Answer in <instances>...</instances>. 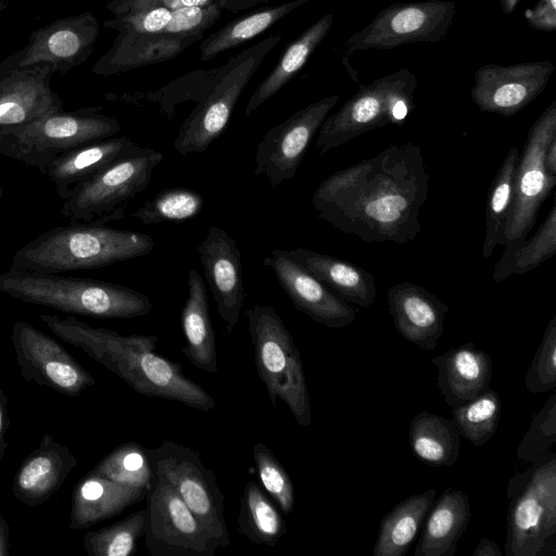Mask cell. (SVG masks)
Instances as JSON below:
<instances>
[{
  "label": "cell",
  "mask_w": 556,
  "mask_h": 556,
  "mask_svg": "<svg viewBox=\"0 0 556 556\" xmlns=\"http://www.w3.org/2000/svg\"><path fill=\"white\" fill-rule=\"evenodd\" d=\"M519 156L518 149L511 147L490 186L485 210V236L482 244V255L485 258L491 257L495 248L498 244L503 245L504 242Z\"/></svg>",
  "instance_id": "obj_36"
},
{
  "label": "cell",
  "mask_w": 556,
  "mask_h": 556,
  "mask_svg": "<svg viewBox=\"0 0 556 556\" xmlns=\"http://www.w3.org/2000/svg\"><path fill=\"white\" fill-rule=\"evenodd\" d=\"M257 375L270 403L282 401L300 426L312 424V406L303 363L294 340L277 311L253 305L247 311Z\"/></svg>",
  "instance_id": "obj_5"
},
{
  "label": "cell",
  "mask_w": 556,
  "mask_h": 556,
  "mask_svg": "<svg viewBox=\"0 0 556 556\" xmlns=\"http://www.w3.org/2000/svg\"><path fill=\"white\" fill-rule=\"evenodd\" d=\"M556 441V393L533 415L529 429L521 439L516 456L522 463H532L549 452Z\"/></svg>",
  "instance_id": "obj_44"
},
{
  "label": "cell",
  "mask_w": 556,
  "mask_h": 556,
  "mask_svg": "<svg viewBox=\"0 0 556 556\" xmlns=\"http://www.w3.org/2000/svg\"><path fill=\"white\" fill-rule=\"evenodd\" d=\"M154 247L146 233L72 223L49 229L18 249L10 269L51 274L97 269L144 256Z\"/></svg>",
  "instance_id": "obj_3"
},
{
  "label": "cell",
  "mask_w": 556,
  "mask_h": 556,
  "mask_svg": "<svg viewBox=\"0 0 556 556\" xmlns=\"http://www.w3.org/2000/svg\"><path fill=\"white\" fill-rule=\"evenodd\" d=\"M153 475L168 482L191 511L207 527L219 547L230 543L224 517V495L213 470L198 451L170 440L149 450Z\"/></svg>",
  "instance_id": "obj_12"
},
{
  "label": "cell",
  "mask_w": 556,
  "mask_h": 556,
  "mask_svg": "<svg viewBox=\"0 0 556 556\" xmlns=\"http://www.w3.org/2000/svg\"><path fill=\"white\" fill-rule=\"evenodd\" d=\"M118 121L101 106L50 113L22 127L7 141L0 155L38 168L42 174L61 153L91 141L114 137Z\"/></svg>",
  "instance_id": "obj_9"
},
{
  "label": "cell",
  "mask_w": 556,
  "mask_h": 556,
  "mask_svg": "<svg viewBox=\"0 0 556 556\" xmlns=\"http://www.w3.org/2000/svg\"><path fill=\"white\" fill-rule=\"evenodd\" d=\"M455 10L454 2L444 0L391 4L346 40L345 52L392 49L416 42L437 43L445 38Z\"/></svg>",
  "instance_id": "obj_14"
},
{
  "label": "cell",
  "mask_w": 556,
  "mask_h": 556,
  "mask_svg": "<svg viewBox=\"0 0 556 556\" xmlns=\"http://www.w3.org/2000/svg\"><path fill=\"white\" fill-rule=\"evenodd\" d=\"M203 206L201 193L188 188H166L142 203L131 216L143 225L178 224L195 217Z\"/></svg>",
  "instance_id": "obj_41"
},
{
  "label": "cell",
  "mask_w": 556,
  "mask_h": 556,
  "mask_svg": "<svg viewBox=\"0 0 556 556\" xmlns=\"http://www.w3.org/2000/svg\"><path fill=\"white\" fill-rule=\"evenodd\" d=\"M543 163L548 175L556 177V136H553L545 147Z\"/></svg>",
  "instance_id": "obj_51"
},
{
  "label": "cell",
  "mask_w": 556,
  "mask_h": 556,
  "mask_svg": "<svg viewBox=\"0 0 556 556\" xmlns=\"http://www.w3.org/2000/svg\"><path fill=\"white\" fill-rule=\"evenodd\" d=\"M10 549V527L0 514V556H7Z\"/></svg>",
  "instance_id": "obj_54"
},
{
  "label": "cell",
  "mask_w": 556,
  "mask_h": 556,
  "mask_svg": "<svg viewBox=\"0 0 556 556\" xmlns=\"http://www.w3.org/2000/svg\"><path fill=\"white\" fill-rule=\"evenodd\" d=\"M506 556H538L556 534V455L546 453L510 478Z\"/></svg>",
  "instance_id": "obj_7"
},
{
  "label": "cell",
  "mask_w": 556,
  "mask_h": 556,
  "mask_svg": "<svg viewBox=\"0 0 556 556\" xmlns=\"http://www.w3.org/2000/svg\"><path fill=\"white\" fill-rule=\"evenodd\" d=\"M187 283L188 296L180 314L186 340L182 352L195 368L217 374L216 337L210 317L205 282L197 270L189 269Z\"/></svg>",
  "instance_id": "obj_30"
},
{
  "label": "cell",
  "mask_w": 556,
  "mask_h": 556,
  "mask_svg": "<svg viewBox=\"0 0 556 556\" xmlns=\"http://www.w3.org/2000/svg\"><path fill=\"white\" fill-rule=\"evenodd\" d=\"M144 544L153 556H213L219 547L176 490L153 475L146 495Z\"/></svg>",
  "instance_id": "obj_13"
},
{
  "label": "cell",
  "mask_w": 556,
  "mask_h": 556,
  "mask_svg": "<svg viewBox=\"0 0 556 556\" xmlns=\"http://www.w3.org/2000/svg\"><path fill=\"white\" fill-rule=\"evenodd\" d=\"M501 409L497 392L489 388L473 400L452 408V420L459 435L478 447L495 433Z\"/></svg>",
  "instance_id": "obj_39"
},
{
  "label": "cell",
  "mask_w": 556,
  "mask_h": 556,
  "mask_svg": "<svg viewBox=\"0 0 556 556\" xmlns=\"http://www.w3.org/2000/svg\"><path fill=\"white\" fill-rule=\"evenodd\" d=\"M11 340L22 378L67 396H78L94 378L52 337L26 321H15Z\"/></svg>",
  "instance_id": "obj_16"
},
{
  "label": "cell",
  "mask_w": 556,
  "mask_h": 556,
  "mask_svg": "<svg viewBox=\"0 0 556 556\" xmlns=\"http://www.w3.org/2000/svg\"><path fill=\"white\" fill-rule=\"evenodd\" d=\"M417 77L401 68L359 89L323 122L316 141L320 154L387 125H401L414 109Z\"/></svg>",
  "instance_id": "obj_6"
},
{
  "label": "cell",
  "mask_w": 556,
  "mask_h": 556,
  "mask_svg": "<svg viewBox=\"0 0 556 556\" xmlns=\"http://www.w3.org/2000/svg\"><path fill=\"white\" fill-rule=\"evenodd\" d=\"M197 251L218 314L230 334L245 300L240 250L225 229L211 226Z\"/></svg>",
  "instance_id": "obj_21"
},
{
  "label": "cell",
  "mask_w": 556,
  "mask_h": 556,
  "mask_svg": "<svg viewBox=\"0 0 556 556\" xmlns=\"http://www.w3.org/2000/svg\"><path fill=\"white\" fill-rule=\"evenodd\" d=\"M222 10L216 0L205 5L174 9L172 18L162 33L176 36L203 35L219 20Z\"/></svg>",
  "instance_id": "obj_46"
},
{
  "label": "cell",
  "mask_w": 556,
  "mask_h": 556,
  "mask_svg": "<svg viewBox=\"0 0 556 556\" xmlns=\"http://www.w3.org/2000/svg\"><path fill=\"white\" fill-rule=\"evenodd\" d=\"M525 18L534 29L554 31L556 29V0H539L533 8L525 11Z\"/></svg>",
  "instance_id": "obj_48"
},
{
  "label": "cell",
  "mask_w": 556,
  "mask_h": 556,
  "mask_svg": "<svg viewBox=\"0 0 556 556\" xmlns=\"http://www.w3.org/2000/svg\"><path fill=\"white\" fill-rule=\"evenodd\" d=\"M555 252L556 203L554 202L536 232L530 239L526 238L510 254L502 255L493 271V280L500 283L511 275H525L554 256Z\"/></svg>",
  "instance_id": "obj_37"
},
{
  "label": "cell",
  "mask_w": 556,
  "mask_h": 556,
  "mask_svg": "<svg viewBox=\"0 0 556 556\" xmlns=\"http://www.w3.org/2000/svg\"><path fill=\"white\" fill-rule=\"evenodd\" d=\"M444 402L456 408L490 388L492 362L486 352L467 342L431 358Z\"/></svg>",
  "instance_id": "obj_25"
},
{
  "label": "cell",
  "mask_w": 556,
  "mask_h": 556,
  "mask_svg": "<svg viewBox=\"0 0 556 556\" xmlns=\"http://www.w3.org/2000/svg\"><path fill=\"white\" fill-rule=\"evenodd\" d=\"M77 464L66 445L45 433L14 475V497L27 507L43 505L60 490Z\"/></svg>",
  "instance_id": "obj_23"
},
{
  "label": "cell",
  "mask_w": 556,
  "mask_h": 556,
  "mask_svg": "<svg viewBox=\"0 0 556 556\" xmlns=\"http://www.w3.org/2000/svg\"><path fill=\"white\" fill-rule=\"evenodd\" d=\"M520 0H500V3H501V7H502V10L506 13V14H509L511 13L517 4L519 3Z\"/></svg>",
  "instance_id": "obj_56"
},
{
  "label": "cell",
  "mask_w": 556,
  "mask_h": 556,
  "mask_svg": "<svg viewBox=\"0 0 556 556\" xmlns=\"http://www.w3.org/2000/svg\"><path fill=\"white\" fill-rule=\"evenodd\" d=\"M525 386L530 393H545L556 388V316L545 328L527 371Z\"/></svg>",
  "instance_id": "obj_45"
},
{
  "label": "cell",
  "mask_w": 556,
  "mask_h": 556,
  "mask_svg": "<svg viewBox=\"0 0 556 556\" xmlns=\"http://www.w3.org/2000/svg\"><path fill=\"white\" fill-rule=\"evenodd\" d=\"M220 7L230 12H239L241 10L250 9L262 2L269 0H216Z\"/></svg>",
  "instance_id": "obj_53"
},
{
  "label": "cell",
  "mask_w": 556,
  "mask_h": 556,
  "mask_svg": "<svg viewBox=\"0 0 556 556\" xmlns=\"http://www.w3.org/2000/svg\"><path fill=\"white\" fill-rule=\"evenodd\" d=\"M307 1L309 0H293L227 23L200 43V60L207 62L226 50L247 42Z\"/></svg>",
  "instance_id": "obj_34"
},
{
  "label": "cell",
  "mask_w": 556,
  "mask_h": 556,
  "mask_svg": "<svg viewBox=\"0 0 556 556\" xmlns=\"http://www.w3.org/2000/svg\"><path fill=\"white\" fill-rule=\"evenodd\" d=\"M172 18V10L163 4L139 8L103 23L105 28L140 34L162 33Z\"/></svg>",
  "instance_id": "obj_47"
},
{
  "label": "cell",
  "mask_w": 556,
  "mask_h": 556,
  "mask_svg": "<svg viewBox=\"0 0 556 556\" xmlns=\"http://www.w3.org/2000/svg\"><path fill=\"white\" fill-rule=\"evenodd\" d=\"M387 301L395 329L406 341L427 351L437 348L444 331L447 304L409 281L391 286Z\"/></svg>",
  "instance_id": "obj_22"
},
{
  "label": "cell",
  "mask_w": 556,
  "mask_h": 556,
  "mask_svg": "<svg viewBox=\"0 0 556 556\" xmlns=\"http://www.w3.org/2000/svg\"><path fill=\"white\" fill-rule=\"evenodd\" d=\"M10 0H0V13L8 8Z\"/></svg>",
  "instance_id": "obj_57"
},
{
  "label": "cell",
  "mask_w": 556,
  "mask_h": 556,
  "mask_svg": "<svg viewBox=\"0 0 556 556\" xmlns=\"http://www.w3.org/2000/svg\"><path fill=\"white\" fill-rule=\"evenodd\" d=\"M147 491L146 488L119 484L89 471L72 492L68 528L83 530L113 518L146 498Z\"/></svg>",
  "instance_id": "obj_27"
},
{
  "label": "cell",
  "mask_w": 556,
  "mask_h": 556,
  "mask_svg": "<svg viewBox=\"0 0 556 556\" xmlns=\"http://www.w3.org/2000/svg\"><path fill=\"white\" fill-rule=\"evenodd\" d=\"M39 318L56 337L84 351L137 393L177 401L199 410L215 408L214 397L184 376L180 364L155 354L156 336H123L91 327L72 315L61 318L40 314Z\"/></svg>",
  "instance_id": "obj_2"
},
{
  "label": "cell",
  "mask_w": 556,
  "mask_h": 556,
  "mask_svg": "<svg viewBox=\"0 0 556 556\" xmlns=\"http://www.w3.org/2000/svg\"><path fill=\"white\" fill-rule=\"evenodd\" d=\"M339 99V94L325 97L270 128L256 148L255 175L266 178L273 188L291 180L314 136Z\"/></svg>",
  "instance_id": "obj_17"
},
{
  "label": "cell",
  "mask_w": 556,
  "mask_h": 556,
  "mask_svg": "<svg viewBox=\"0 0 556 556\" xmlns=\"http://www.w3.org/2000/svg\"><path fill=\"white\" fill-rule=\"evenodd\" d=\"M281 38L268 36L228 60L213 90L185 118L174 140L180 155L204 152L224 132L243 90Z\"/></svg>",
  "instance_id": "obj_10"
},
{
  "label": "cell",
  "mask_w": 556,
  "mask_h": 556,
  "mask_svg": "<svg viewBox=\"0 0 556 556\" xmlns=\"http://www.w3.org/2000/svg\"><path fill=\"white\" fill-rule=\"evenodd\" d=\"M10 427V417L8 413V397L2 389L0 377V463L5 454L7 442L5 434Z\"/></svg>",
  "instance_id": "obj_50"
},
{
  "label": "cell",
  "mask_w": 556,
  "mask_h": 556,
  "mask_svg": "<svg viewBox=\"0 0 556 556\" xmlns=\"http://www.w3.org/2000/svg\"><path fill=\"white\" fill-rule=\"evenodd\" d=\"M202 37L203 35L176 36L166 33L118 31L111 48L94 63L91 72L110 76L168 61Z\"/></svg>",
  "instance_id": "obj_24"
},
{
  "label": "cell",
  "mask_w": 556,
  "mask_h": 556,
  "mask_svg": "<svg viewBox=\"0 0 556 556\" xmlns=\"http://www.w3.org/2000/svg\"><path fill=\"white\" fill-rule=\"evenodd\" d=\"M471 517L469 495L445 489L428 511L415 556H453Z\"/></svg>",
  "instance_id": "obj_28"
},
{
  "label": "cell",
  "mask_w": 556,
  "mask_h": 556,
  "mask_svg": "<svg viewBox=\"0 0 556 556\" xmlns=\"http://www.w3.org/2000/svg\"><path fill=\"white\" fill-rule=\"evenodd\" d=\"M253 459L263 488L285 515L294 508L293 482L278 458L262 442L253 446Z\"/></svg>",
  "instance_id": "obj_43"
},
{
  "label": "cell",
  "mask_w": 556,
  "mask_h": 556,
  "mask_svg": "<svg viewBox=\"0 0 556 556\" xmlns=\"http://www.w3.org/2000/svg\"><path fill=\"white\" fill-rule=\"evenodd\" d=\"M238 528L252 543L268 546H275L287 532L280 511L253 480L248 481L240 500Z\"/></svg>",
  "instance_id": "obj_35"
},
{
  "label": "cell",
  "mask_w": 556,
  "mask_h": 556,
  "mask_svg": "<svg viewBox=\"0 0 556 556\" xmlns=\"http://www.w3.org/2000/svg\"><path fill=\"white\" fill-rule=\"evenodd\" d=\"M54 73L50 65H36L0 77V152L18 129L63 110L51 88Z\"/></svg>",
  "instance_id": "obj_19"
},
{
  "label": "cell",
  "mask_w": 556,
  "mask_h": 556,
  "mask_svg": "<svg viewBox=\"0 0 556 556\" xmlns=\"http://www.w3.org/2000/svg\"><path fill=\"white\" fill-rule=\"evenodd\" d=\"M90 471L119 484L146 489L153 478L149 448L136 442L121 444Z\"/></svg>",
  "instance_id": "obj_38"
},
{
  "label": "cell",
  "mask_w": 556,
  "mask_h": 556,
  "mask_svg": "<svg viewBox=\"0 0 556 556\" xmlns=\"http://www.w3.org/2000/svg\"><path fill=\"white\" fill-rule=\"evenodd\" d=\"M554 70L547 60L483 65L475 73L470 94L481 111L511 116L543 92Z\"/></svg>",
  "instance_id": "obj_18"
},
{
  "label": "cell",
  "mask_w": 556,
  "mask_h": 556,
  "mask_svg": "<svg viewBox=\"0 0 556 556\" xmlns=\"http://www.w3.org/2000/svg\"><path fill=\"white\" fill-rule=\"evenodd\" d=\"M99 34L92 12L56 18L34 30L24 48L0 62V77L36 65H50L65 75L89 59Z\"/></svg>",
  "instance_id": "obj_15"
},
{
  "label": "cell",
  "mask_w": 556,
  "mask_h": 556,
  "mask_svg": "<svg viewBox=\"0 0 556 556\" xmlns=\"http://www.w3.org/2000/svg\"><path fill=\"white\" fill-rule=\"evenodd\" d=\"M332 23L333 14H326L289 45L279 62L250 97L245 106L247 116L274 97L301 71L331 29Z\"/></svg>",
  "instance_id": "obj_32"
},
{
  "label": "cell",
  "mask_w": 556,
  "mask_h": 556,
  "mask_svg": "<svg viewBox=\"0 0 556 556\" xmlns=\"http://www.w3.org/2000/svg\"><path fill=\"white\" fill-rule=\"evenodd\" d=\"M225 70L226 64L206 71H193L143 97L159 104L160 109L172 118L175 115L176 105L186 101L201 102L213 90Z\"/></svg>",
  "instance_id": "obj_42"
},
{
  "label": "cell",
  "mask_w": 556,
  "mask_h": 556,
  "mask_svg": "<svg viewBox=\"0 0 556 556\" xmlns=\"http://www.w3.org/2000/svg\"><path fill=\"white\" fill-rule=\"evenodd\" d=\"M273 270L295 308L329 328H343L356 318L355 309L314 277L281 249H274L264 261Z\"/></svg>",
  "instance_id": "obj_20"
},
{
  "label": "cell",
  "mask_w": 556,
  "mask_h": 556,
  "mask_svg": "<svg viewBox=\"0 0 556 556\" xmlns=\"http://www.w3.org/2000/svg\"><path fill=\"white\" fill-rule=\"evenodd\" d=\"M0 292L70 315L134 318L150 313V299L118 283L62 274L10 269L0 274Z\"/></svg>",
  "instance_id": "obj_4"
},
{
  "label": "cell",
  "mask_w": 556,
  "mask_h": 556,
  "mask_svg": "<svg viewBox=\"0 0 556 556\" xmlns=\"http://www.w3.org/2000/svg\"><path fill=\"white\" fill-rule=\"evenodd\" d=\"M162 4L160 0H109L106 9L113 14H123L139 8Z\"/></svg>",
  "instance_id": "obj_49"
},
{
  "label": "cell",
  "mask_w": 556,
  "mask_h": 556,
  "mask_svg": "<svg viewBox=\"0 0 556 556\" xmlns=\"http://www.w3.org/2000/svg\"><path fill=\"white\" fill-rule=\"evenodd\" d=\"M282 252L348 303L365 308L375 303V277L362 267L304 248Z\"/></svg>",
  "instance_id": "obj_29"
},
{
  "label": "cell",
  "mask_w": 556,
  "mask_h": 556,
  "mask_svg": "<svg viewBox=\"0 0 556 556\" xmlns=\"http://www.w3.org/2000/svg\"><path fill=\"white\" fill-rule=\"evenodd\" d=\"M161 3L167 7L170 10L182 8V7H193V5H205L215 0H160Z\"/></svg>",
  "instance_id": "obj_55"
},
{
  "label": "cell",
  "mask_w": 556,
  "mask_h": 556,
  "mask_svg": "<svg viewBox=\"0 0 556 556\" xmlns=\"http://www.w3.org/2000/svg\"><path fill=\"white\" fill-rule=\"evenodd\" d=\"M141 148L127 136L91 141L59 154L45 174L64 201L76 185Z\"/></svg>",
  "instance_id": "obj_26"
},
{
  "label": "cell",
  "mask_w": 556,
  "mask_h": 556,
  "mask_svg": "<svg viewBox=\"0 0 556 556\" xmlns=\"http://www.w3.org/2000/svg\"><path fill=\"white\" fill-rule=\"evenodd\" d=\"M429 174L421 150L392 144L370 159L334 172L313 193L319 218L361 240L404 244L420 231Z\"/></svg>",
  "instance_id": "obj_1"
},
{
  "label": "cell",
  "mask_w": 556,
  "mask_h": 556,
  "mask_svg": "<svg viewBox=\"0 0 556 556\" xmlns=\"http://www.w3.org/2000/svg\"><path fill=\"white\" fill-rule=\"evenodd\" d=\"M144 523L146 508L110 526L88 531L83 539L85 552L89 556H130L144 533Z\"/></svg>",
  "instance_id": "obj_40"
},
{
  "label": "cell",
  "mask_w": 556,
  "mask_h": 556,
  "mask_svg": "<svg viewBox=\"0 0 556 556\" xmlns=\"http://www.w3.org/2000/svg\"><path fill=\"white\" fill-rule=\"evenodd\" d=\"M2 195H3V190H2V187L0 186V200L2 199Z\"/></svg>",
  "instance_id": "obj_58"
},
{
  "label": "cell",
  "mask_w": 556,
  "mask_h": 556,
  "mask_svg": "<svg viewBox=\"0 0 556 556\" xmlns=\"http://www.w3.org/2000/svg\"><path fill=\"white\" fill-rule=\"evenodd\" d=\"M556 136V100L542 112L528 131L515 174L513 204L504 232L502 255L510 254L527 238L538 214L556 185L544 167V150Z\"/></svg>",
  "instance_id": "obj_11"
},
{
  "label": "cell",
  "mask_w": 556,
  "mask_h": 556,
  "mask_svg": "<svg viewBox=\"0 0 556 556\" xmlns=\"http://www.w3.org/2000/svg\"><path fill=\"white\" fill-rule=\"evenodd\" d=\"M437 490L428 489L397 503L380 521L374 556H404L419 533Z\"/></svg>",
  "instance_id": "obj_31"
},
{
  "label": "cell",
  "mask_w": 556,
  "mask_h": 556,
  "mask_svg": "<svg viewBox=\"0 0 556 556\" xmlns=\"http://www.w3.org/2000/svg\"><path fill=\"white\" fill-rule=\"evenodd\" d=\"M164 155L142 147L76 185L63 201L61 215L71 223L99 224L122 219L150 184Z\"/></svg>",
  "instance_id": "obj_8"
},
{
  "label": "cell",
  "mask_w": 556,
  "mask_h": 556,
  "mask_svg": "<svg viewBox=\"0 0 556 556\" xmlns=\"http://www.w3.org/2000/svg\"><path fill=\"white\" fill-rule=\"evenodd\" d=\"M459 433L452 419L422 410L410 421L409 447L432 467L452 466L459 457Z\"/></svg>",
  "instance_id": "obj_33"
},
{
  "label": "cell",
  "mask_w": 556,
  "mask_h": 556,
  "mask_svg": "<svg viewBox=\"0 0 556 556\" xmlns=\"http://www.w3.org/2000/svg\"><path fill=\"white\" fill-rule=\"evenodd\" d=\"M501 555H502V552L500 551L497 544L488 538L480 539V541L478 542L473 552L471 553V556H501Z\"/></svg>",
  "instance_id": "obj_52"
}]
</instances>
